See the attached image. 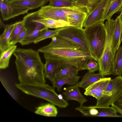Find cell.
I'll list each match as a JSON object with an SVG mask.
<instances>
[{
	"label": "cell",
	"mask_w": 122,
	"mask_h": 122,
	"mask_svg": "<svg viewBox=\"0 0 122 122\" xmlns=\"http://www.w3.org/2000/svg\"><path fill=\"white\" fill-rule=\"evenodd\" d=\"M48 44L39 48L37 51L47 58L58 62L75 66L80 70L88 61L93 59L97 61L91 52L58 35L52 37Z\"/></svg>",
	"instance_id": "obj_1"
},
{
	"label": "cell",
	"mask_w": 122,
	"mask_h": 122,
	"mask_svg": "<svg viewBox=\"0 0 122 122\" xmlns=\"http://www.w3.org/2000/svg\"><path fill=\"white\" fill-rule=\"evenodd\" d=\"M39 52L31 49L17 48L14 52L20 83L45 84V64L42 61Z\"/></svg>",
	"instance_id": "obj_2"
},
{
	"label": "cell",
	"mask_w": 122,
	"mask_h": 122,
	"mask_svg": "<svg viewBox=\"0 0 122 122\" xmlns=\"http://www.w3.org/2000/svg\"><path fill=\"white\" fill-rule=\"evenodd\" d=\"M16 87L25 94L41 98L50 102L59 108H65L68 105L66 101L61 97L49 85L19 83Z\"/></svg>",
	"instance_id": "obj_3"
},
{
	"label": "cell",
	"mask_w": 122,
	"mask_h": 122,
	"mask_svg": "<svg viewBox=\"0 0 122 122\" xmlns=\"http://www.w3.org/2000/svg\"><path fill=\"white\" fill-rule=\"evenodd\" d=\"M104 24L107 32L106 41L102 55L98 62L99 73L105 76L112 75L113 72L116 53L113 47L112 38L115 20L111 19L107 20Z\"/></svg>",
	"instance_id": "obj_4"
},
{
	"label": "cell",
	"mask_w": 122,
	"mask_h": 122,
	"mask_svg": "<svg viewBox=\"0 0 122 122\" xmlns=\"http://www.w3.org/2000/svg\"><path fill=\"white\" fill-rule=\"evenodd\" d=\"M104 21L97 23L84 29L90 51L98 62L105 47L107 32Z\"/></svg>",
	"instance_id": "obj_5"
},
{
	"label": "cell",
	"mask_w": 122,
	"mask_h": 122,
	"mask_svg": "<svg viewBox=\"0 0 122 122\" xmlns=\"http://www.w3.org/2000/svg\"><path fill=\"white\" fill-rule=\"evenodd\" d=\"M122 94V76L111 79L104 91L102 97L97 100L96 106L105 107L110 106Z\"/></svg>",
	"instance_id": "obj_6"
},
{
	"label": "cell",
	"mask_w": 122,
	"mask_h": 122,
	"mask_svg": "<svg viewBox=\"0 0 122 122\" xmlns=\"http://www.w3.org/2000/svg\"><path fill=\"white\" fill-rule=\"evenodd\" d=\"M40 18L67 21L68 15L73 13H86L83 9L75 6L73 7L56 8L48 5L41 7L37 11Z\"/></svg>",
	"instance_id": "obj_7"
},
{
	"label": "cell",
	"mask_w": 122,
	"mask_h": 122,
	"mask_svg": "<svg viewBox=\"0 0 122 122\" xmlns=\"http://www.w3.org/2000/svg\"><path fill=\"white\" fill-rule=\"evenodd\" d=\"M57 35L90 51L88 43L83 28L70 26L62 27L59 31Z\"/></svg>",
	"instance_id": "obj_8"
},
{
	"label": "cell",
	"mask_w": 122,
	"mask_h": 122,
	"mask_svg": "<svg viewBox=\"0 0 122 122\" xmlns=\"http://www.w3.org/2000/svg\"><path fill=\"white\" fill-rule=\"evenodd\" d=\"M0 10L2 20L6 21L25 14L30 10L11 3L8 0H0Z\"/></svg>",
	"instance_id": "obj_9"
},
{
	"label": "cell",
	"mask_w": 122,
	"mask_h": 122,
	"mask_svg": "<svg viewBox=\"0 0 122 122\" xmlns=\"http://www.w3.org/2000/svg\"><path fill=\"white\" fill-rule=\"evenodd\" d=\"M111 0H102L90 13L87 15L83 24V27H87L97 23L104 21L105 11Z\"/></svg>",
	"instance_id": "obj_10"
},
{
	"label": "cell",
	"mask_w": 122,
	"mask_h": 122,
	"mask_svg": "<svg viewBox=\"0 0 122 122\" xmlns=\"http://www.w3.org/2000/svg\"><path fill=\"white\" fill-rule=\"evenodd\" d=\"M111 79L110 77H104L96 82L85 89L84 94L92 96L97 100L100 98L102 97L105 89Z\"/></svg>",
	"instance_id": "obj_11"
},
{
	"label": "cell",
	"mask_w": 122,
	"mask_h": 122,
	"mask_svg": "<svg viewBox=\"0 0 122 122\" xmlns=\"http://www.w3.org/2000/svg\"><path fill=\"white\" fill-rule=\"evenodd\" d=\"M30 27L29 31L20 43L22 46L34 43L36 39L44 30L48 29L42 24L35 21Z\"/></svg>",
	"instance_id": "obj_12"
},
{
	"label": "cell",
	"mask_w": 122,
	"mask_h": 122,
	"mask_svg": "<svg viewBox=\"0 0 122 122\" xmlns=\"http://www.w3.org/2000/svg\"><path fill=\"white\" fill-rule=\"evenodd\" d=\"M63 94L66 101H76L79 103L80 106L83 105L87 101L81 92L79 87L76 85L71 86L65 88Z\"/></svg>",
	"instance_id": "obj_13"
},
{
	"label": "cell",
	"mask_w": 122,
	"mask_h": 122,
	"mask_svg": "<svg viewBox=\"0 0 122 122\" xmlns=\"http://www.w3.org/2000/svg\"><path fill=\"white\" fill-rule=\"evenodd\" d=\"M44 58L46 61L44 70L45 77L50 80L53 85L56 79V72L59 63L55 60L47 58Z\"/></svg>",
	"instance_id": "obj_14"
},
{
	"label": "cell",
	"mask_w": 122,
	"mask_h": 122,
	"mask_svg": "<svg viewBox=\"0 0 122 122\" xmlns=\"http://www.w3.org/2000/svg\"><path fill=\"white\" fill-rule=\"evenodd\" d=\"M115 25L113 34L112 42L114 52L116 53L120 47L122 41V19L120 15L115 20Z\"/></svg>",
	"instance_id": "obj_15"
},
{
	"label": "cell",
	"mask_w": 122,
	"mask_h": 122,
	"mask_svg": "<svg viewBox=\"0 0 122 122\" xmlns=\"http://www.w3.org/2000/svg\"><path fill=\"white\" fill-rule=\"evenodd\" d=\"M0 28L3 27L4 30L0 36V52L9 47L8 41L12 30L14 28L16 22L10 24L5 25L0 21Z\"/></svg>",
	"instance_id": "obj_16"
},
{
	"label": "cell",
	"mask_w": 122,
	"mask_h": 122,
	"mask_svg": "<svg viewBox=\"0 0 122 122\" xmlns=\"http://www.w3.org/2000/svg\"><path fill=\"white\" fill-rule=\"evenodd\" d=\"M34 20L42 24L48 28L56 29L70 26L69 22L64 20L43 18L40 17L38 15Z\"/></svg>",
	"instance_id": "obj_17"
},
{
	"label": "cell",
	"mask_w": 122,
	"mask_h": 122,
	"mask_svg": "<svg viewBox=\"0 0 122 122\" xmlns=\"http://www.w3.org/2000/svg\"><path fill=\"white\" fill-rule=\"evenodd\" d=\"M80 76H67L56 78L53 87L56 88L59 92L61 91L63 86L65 84L71 86L76 85L79 82Z\"/></svg>",
	"instance_id": "obj_18"
},
{
	"label": "cell",
	"mask_w": 122,
	"mask_h": 122,
	"mask_svg": "<svg viewBox=\"0 0 122 122\" xmlns=\"http://www.w3.org/2000/svg\"><path fill=\"white\" fill-rule=\"evenodd\" d=\"M100 73H94L88 71L83 77L81 81L76 85L79 87L85 89L97 81L104 77Z\"/></svg>",
	"instance_id": "obj_19"
},
{
	"label": "cell",
	"mask_w": 122,
	"mask_h": 122,
	"mask_svg": "<svg viewBox=\"0 0 122 122\" xmlns=\"http://www.w3.org/2000/svg\"><path fill=\"white\" fill-rule=\"evenodd\" d=\"M80 70L74 66L60 64L55 73L56 78L65 76H77Z\"/></svg>",
	"instance_id": "obj_20"
},
{
	"label": "cell",
	"mask_w": 122,
	"mask_h": 122,
	"mask_svg": "<svg viewBox=\"0 0 122 122\" xmlns=\"http://www.w3.org/2000/svg\"><path fill=\"white\" fill-rule=\"evenodd\" d=\"M9 1L30 10L44 6L48 1V0H11Z\"/></svg>",
	"instance_id": "obj_21"
},
{
	"label": "cell",
	"mask_w": 122,
	"mask_h": 122,
	"mask_svg": "<svg viewBox=\"0 0 122 122\" xmlns=\"http://www.w3.org/2000/svg\"><path fill=\"white\" fill-rule=\"evenodd\" d=\"M122 10V0H111L105 11L104 20L111 19L114 14Z\"/></svg>",
	"instance_id": "obj_22"
},
{
	"label": "cell",
	"mask_w": 122,
	"mask_h": 122,
	"mask_svg": "<svg viewBox=\"0 0 122 122\" xmlns=\"http://www.w3.org/2000/svg\"><path fill=\"white\" fill-rule=\"evenodd\" d=\"M55 105L51 103L42 105L37 107L35 113L37 114L48 117H56L58 113Z\"/></svg>",
	"instance_id": "obj_23"
},
{
	"label": "cell",
	"mask_w": 122,
	"mask_h": 122,
	"mask_svg": "<svg viewBox=\"0 0 122 122\" xmlns=\"http://www.w3.org/2000/svg\"><path fill=\"white\" fill-rule=\"evenodd\" d=\"M102 0H75L74 5L85 10L87 15L91 12Z\"/></svg>",
	"instance_id": "obj_24"
},
{
	"label": "cell",
	"mask_w": 122,
	"mask_h": 122,
	"mask_svg": "<svg viewBox=\"0 0 122 122\" xmlns=\"http://www.w3.org/2000/svg\"><path fill=\"white\" fill-rule=\"evenodd\" d=\"M14 45L9 46L1 52L0 58V68L4 69L9 66L10 58L17 48Z\"/></svg>",
	"instance_id": "obj_25"
},
{
	"label": "cell",
	"mask_w": 122,
	"mask_h": 122,
	"mask_svg": "<svg viewBox=\"0 0 122 122\" xmlns=\"http://www.w3.org/2000/svg\"><path fill=\"white\" fill-rule=\"evenodd\" d=\"M87 15L86 13L71 14L67 16V21L70 26L82 28L83 23Z\"/></svg>",
	"instance_id": "obj_26"
},
{
	"label": "cell",
	"mask_w": 122,
	"mask_h": 122,
	"mask_svg": "<svg viewBox=\"0 0 122 122\" xmlns=\"http://www.w3.org/2000/svg\"><path fill=\"white\" fill-rule=\"evenodd\" d=\"M25 27L24 20L16 22L15 26L12 31L8 41L9 46L15 45L19 35Z\"/></svg>",
	"instance_id": "obj_27"
},
{
	"label": "cell",
	"mask_w": 122,
	"mask_h": 122,
	"mask_svg": "<svg viewBox=\"0 0 122 122\" xmlns=\"http://www.w3.org/2000/svg\"><path fill=\"white\" fill-rule=\"evenodd\" d=\"M122 74V46L117 51L114 63L113 75L121 76Z\"/></svg>",
	"instance_id": "obj_28"
},
{
	"label": "cell",
	"mask_w": 122,
	"mask_h": 122,
	"mask_svg": "<svg viewBox=\"0 0 122 122\" xmlns=\"http://www.w3.org/2000/svg\"><path fill=\"white\" fill-rule=\"evenodd\" d=\"M95 106L98 110L96 117H122V115H117L116 110L111 106L101 107Z\"/></svg>",
	"instance_id": "obj_29"
},
{
	"label": "cell",
	"mask_w": 122,
	"mask_h": 122,
	"mask_svg": "<svg viewBox=\"0 0 122 122\" xmlns=\"http://www.w3.org/2000/svg\"><path fill=\"white\" fill-rule=\"evenodd\" d=\"M61 28L53 30H49L48 29H46L36 39L33 43L36 44L47 38H51L54 36L57 35L59 31Z\"/></svg>",
	"instance_id": "obj_30"
},
{
	"label": "cell",
	"mask_w": 122,
	"mask_h": 122,
	"mask_svg": "<svg viewBox=\"0 0 122 122\" xmlns=\"http://www.w3.org/2000/svg\"><path fill=\"white\" fill-rule=\"evenodd\" d=\"M50 6L56 8L73 7L74 2L69 0H48Z\"/></svg>",
	"instance_id": "obj_31"
},
{
	"label": "cell",
	"mask_w": 122,
	"mask_h": 122,
	"mask_svg": "<svg viewBox=\"0 0 122 122\" xmlns=\"http://www.w3.org/2000/svg\"><path fill=\"white\" fill-rule=\"evenodd\" d=\"M88 70L90 72L93 73L96 71H99V64L96 61L90 59L84 66L83 70Z\"/></svg>",
	"instance_id": "obj_32"
},
{
	"label": "cell",
	"mask_w": 122,
	"mask_h": 122,
	"mask_svg": "<svg viewBox=\"0 0 122 122\" xmlns=\"http://www.w3.org/2000/svg\"><path fill=\"white\" fill-rule=\"evenodd\" d=\"M111 106L122 115V94L112 104Z\"/></svg>",
	"instance_id": "obj_33"
},
{
	"label": "cell",
	"mask_w": 122,
	"mask_h": 122,
	"mask_svg": "<svg viewBox=\"0 0 122 122\" xmlns=\"http://www.w3.org/2000/svg\"><path fill=\"white\" fill-rule=\"evenodd\" d=\"M0 79L2 83L7 92L14 99H16V94L14 90L8 85L6 81L2 77L1 78V77Z\"/></svg>",
	"instance_id": "obj_34"
},
{
	"label": "cell",
	"mask_w": 122,
	"mask_h": 122,
	"mask_svg": "<svg viewBox=\"0 0 122 122\" xmlns=\"http://www.w3.org/2000/svg\"><path fill=\"white\" fill-rule=\"evenodd\" d=\"M29 30V28L25 26L18 36L15 44L18 43H20L23 39Z\"/></svg>",
	"instance_id": "obj_35"
},
{
	"label": "cell",
	"mask_w": 122,
	"mask_h": 122,
	"mask_svg": "<svg viewBox=\"0 0 122 122\" xmlns=\"http://www.w3.org/2000/svg\"><path fill=\"white\" fill-rule=\"evenodd\" d=\"M69 0L72 1L73 2L75 0Z\"/></svg>",
	"instance_id": "obj_36"
},
{
	"label": "cell",
	"mask_w": 122,
	"mask_h": 122,
	"mask_svg": "<svg viewBox=\"0 0 122 122\" xmlns=\"http://www.w3.org/2000/svg\"><path fill=\"white\" fill-rule=\"evenodd\" d=\"M9 0V1H10V0Z\"/></svg>",
	"instance_id": "obj_37"
},
{
	"label": "cell",
	"mask_w": 122,
	"mask_h": 122,
	"mask_svg": "<svg viewBox=\"0 0 122 122\" xmlns=\"http://www.w3.org/2000/svg\"></svg>",
	"instance_id": "obj_38"
}]
</instances>
